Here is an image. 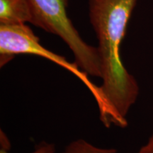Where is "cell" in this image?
<instances>
[{
    "mask_svg": "<svg viewBox=\"0 0 153 153\" xmlns=\"http://www.w3.org/2000/svg\"><path fill=\"white\" fill-rule=\"evenodd\" d=\"M133 153H153V133L148 137L145 144Z\"/></svg>",
    "mask_w": 153,
    "mask_h": 153,
    "instance_id": "7",
    "label": "cell"
},
{
    "mask_svg": "<svg viewBox=\"0 0 153 153\" xmlns=\"http://www.w3.org/2000/svg\"><path fill=\"white\" fill-rule=\"evenodd\" d=\"M18 55H33L47 59L68 70L88 88L96 102L103 99L100 86L96 85L76 63L43 46L40 39L26 24H0V66L2 68Z\"/></svg>",
    "mask_w": 153,
    "mask_h": 153,
    "instance_id": "3",
    "label": "cell"
},
{
    "mask_svg": "<svg viewBox=\"0 0 153 153\" xmlns=\"http://www.w3.org/2000/svg\"><path fill=\"white\" fill-rule=\"evenodd\" d=\"M56 148L53 143L42 141L35 146L34 150L30 153H55ZM0 153H10L9 150H0Z\"/></svg>",
    "mask_w": 153,
    "mask_h": 153,
    "instance_id": "6",
    "label": "cell"
},
{
    "mask_svg": "<svg viewBox=\"0 0 153 153\" xmlns=\"http://www.w3.org/2000/svg\"><path fill=\"white\" fill-rule=\"evenodd\" d=\"M33 22L28 0H0V24H33Z\"/></svg>",
    "mask_w": 153,
    "mask_h": 153,
    "instance_id": "4",
    "label": "cell"
},
{
    "mask_svg": "<svg viewBox=\"0 0 153 153\" xmlns=\"http://www.w3.org/2000/svg\"><path fill=\"white\" fill-rule=\"evenodd\" d=\"M61 153H119L116 149L96 146L84 139H77L67 145Z\"/></svg>",
    "mask_w": 153,
    "mask_h": 153,
    "instance_id": "5",
    "label": "cell"
},
{
    "mask_svg": "<svg viewBox=\"0 0 153 153\" xmlns=\"http://www.w3.org/2000/svg\"><path fill=\"white\" fill-rule=\"evenodd\" d=\"M33 13V25L58 36L74 55V62L89 76L101 77L97 47L84 41L69 18L68 0H28Z\"/></svg>",
    "mask_w": 153,
    "mask_h": 153,
    "instance_id": "2",
    "label": "cell"
},
{
    "mask_svg": "<svg viewBox=\"0 0 153 153\" xmlns=\"http://www.w3.org/2000/svg\"><path fill=\"white\" fill-rule=\"evenodd\" d=\"M137 0H89V17L98 41L102 83L111 126H128V114L140 93L137 80L126 69L120 47Z\"/></svg>",
    "mask_w": 153,
    "mask_h": 153,
    "instance_id": "1",
    "label": "cell"
}]
</instances>
